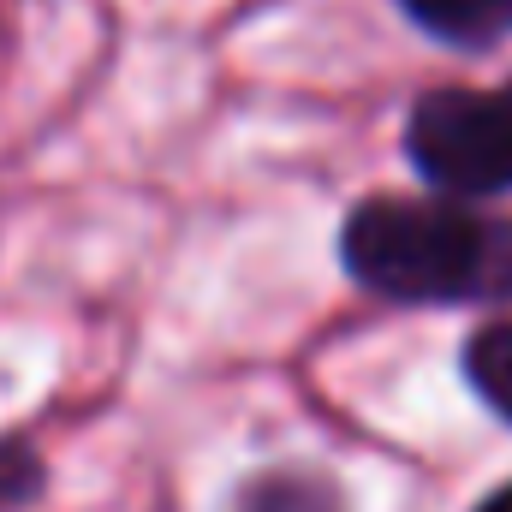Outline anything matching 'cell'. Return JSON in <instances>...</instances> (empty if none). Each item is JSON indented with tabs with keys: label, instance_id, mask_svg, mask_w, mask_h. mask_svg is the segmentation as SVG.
<instances>
[{
	"label": "cell",
	"instance_id": "obj_1",
	"mask_svg": "<svg viewBox=\"0 0 512 512\" xmlns=\"http://www.w3.org/2000/svg\"><path fill=\"white\" fill-rule=\"evenodd\" d=\"M346 268L405 304H453L512 292V227L447 203H364L346 221Z\"/></svg>",
	"mask_w": 512,
	"mask_h": 512
},
{
	"label": "cell",
	"instance_id": "obj_2",
	"mask_svg": "<svg viewBox=\"0 0 512 512\" xmlns=\"http://www.w3.org/2000/svg\"><path fill=\"white\" fill-rule=\"evenodd\" d=\"M411 161L423 179L459 197H483L512 185V120L501 96L477 90H435L411 108Z\"/></svg>",
	"mask_w": 512,
	"mask_h": 512
},
{
	"label": "cell",
	"instance_id": "obj_3",
	"mask_svg": "<svg viewBox=\"0 0 512 512\" xmlns=\"http://www.w3.org/2000/svg\"><path fill=\"white\" fill-rule=\"evenodd\" d=\"M405 12H411L423 30H435V36H447V42H459V48L489 42V36H501L512 24L507 0H405Z\"/></svg>",
	"mask_w": 512,
	"mask_h": 512
},
{
	"label": "cell",
	"instance_id": "obj_4",
	"mask_svg": "<svg viewBox=\"0 0 512 512\" xmlns=\"http://www.w3.org/2000/svg\"><path fill=\"white\" fill-rule=\"evenodd\" d=\"M465 376L483 393V405L512 423V322L483 328V334L465 346Z\"/></svg>",
	"mask_w": 512,
	"mask_h": 512
},
{
	"label": "cell",
	"instance_id": "obj_5",
	"mask_svg": "<svg viewBox=\"0 0 512 512\" xmlns=\"http://www.w3.org/2000/svg\"><path fill=\"white\" fill-rule=\"evenodd\" d=\"M42 489V459L24 441H0V512L24 507Z\"/></svg>",
	"mask_w": 512,
	"mask_h": 512
},
{
	"label": "cell",
	"instance_id": "obj_6",
	"mask_svg": "<svg viewBox=\"0 0 512 512\" xmlns=\"http://www.w3.org/2000/svg\"><path fill=\"white\" fill-rule=\"evenodd\" d=\"M477 512H512V483H507V489H495V495H489Z\"/></svg>",
	"mask_w": 512,
	"mask_h": 512
},
{
	"label": "cell",
	"instance_id": "obj_7",
	"mask_svg": "<svg viewBox=\"0 0 512 512\" xmlns=\"http://www.w3.org/2000/svg\"><path fill=\"white\" fill-rule=\"evenodd\" d=\"M501 102H507V120H512V84H507V96H501Z\"/></svg>",
	"mask_w": 512,
	"mask_h": 512
},
{
	"label": "cell",
	"instance_id": "obj_8",
	"mask_svg": "<svg viewBox=\"0 0 512 512\" xmlns=\"http://www.w3.org/2000/svg\"><path fill=\"white\" fill-rule=\"evenodd\" d=\"M507 18H512V0H507Z\"/></svg>",
	"mask_w": 512,
	"mask_h": 512
}]
</instances>
